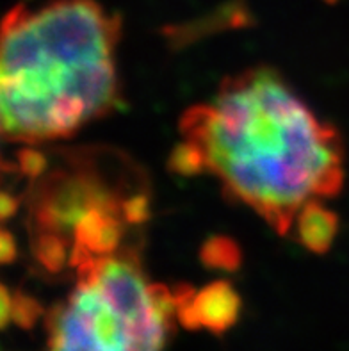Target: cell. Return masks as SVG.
<instances>
[{"label": "cell", "instance_id": "cell-1", "mask_svg": "<svg viewBox=\"0 0 349 351\" xmlns=\"http://www.w3.org/2000/svg\"><path fill=\"white\" fill-rule=\"evenodd\" d=\"M182 136L205 152L230 198L287 234L309 200L344 184V145L271 68L226 77L213 104L191 107Z\"/></svg>", "mask_w": 349, "mask_h": 351}, {"label": "cell", "instance_id": "cell-2", "mask_svg": "<svg viewBox=\"0 0 349 351\" xmlns=\"http://www.w3.org/2000/svg\"><path fill=\"white\" fill-rule=\"evenodd\" d=\"M121 18L95 0L16 5L2 23V134L36 145L70 138L119 104Z\"/></svg>", "mask_w": 349, "mask_h": 351}, {"label": "cell", "instance_id": "cell-3", "mask_svg": "<svg viewBox=\"0 0 349 351\" xmlns=\"http://www.w3.org/2000/svg\"><path fill=\"white\" fill-rule=\"evenodd\" d=\"M75 267V289L47 317L49 351H163L175 294L148 282L134 250L91 255Z\"/></svg>", "mask_w": 349, "mask_h": 351}, {"label": "cell", "instance_id": "cell-4", "mask_svg": "<svg viewBox=\"0 0 349 351\" xmlns=\"http://www.w3.org/2000/svg\"><path fill=\"white\" fill-rule=\"evenodd\" d=\"M125 198L123 187L115 189L95 169L53 171L38 186L31 204L32 236L53 232L71 241L75 223L89 209L121 214Z\"/></svg>", "mask_w": 349, "mask_h": 351}, {"label": "cell", "instance_id": "cell-5", "mask_svg": "<svg viewBox=\"0 0 349 351\" xmlns=\"http://www.w3.org/2000/svg\"><path fill=\"white\" fill-rule=\"evenodd\" d=\"M177 302V319L187 330H208L221 335L237 323L241 314V296L234 285L226 280H216L195 291L191 285L173 287Z\"/></svg>", "mask_w": 349, "mask_h": 351}, {"label": "cell", "instance_id": "cell-6", "mask_svg": "<svg viewBox=\"0 0 349 351\" xmlns=\"http://www.w3.org/2000/svg\"><path fill=\"white\" fill-rule=\"evenodd\" d=\"M123 216L106 209H89L75 223L71 236V266H79L91 255H109L118 250L123 237Z\"/></svg>", "mask_w": 349, "mask_h": 351}, {"label": "cell", "instance_id": "cell-7", "mask_svg": "<svg viewBox=\"0 0 349 351\" xmlns=\"http://www.w3.org/2000/svg\"><path fill=\"white\" fill-rule=\"evenodd\" d=\"M298 241L312 254L330 252L339 232V218L317 198L309 200L296 214Z\"/></svg>", "mask_w": 349, "mask_h": 351}, {"label": "cell", "instance_id": "cell-8", "mask_svg": "<svg viewBox=\"0 0 349 351\" xmlns=\"http://www.w3.org/2000/svg\"><path fill=\"white\" fill-rule=\"evenodd\" d=\"M252 13L248 8L241 2H230V4L223 5L216 14L195 22L184 23V25L169 27L164 31L168 36L169 43L173 45H186L210 34L216 29H241V27L252 25Z\"/></svg>", "mask_w": 349, "mask_h": 351}, {"label": "cell", "instance_id": "cell-9", "mask_svg": "<svg viewBox=\"0 0 349 351\" xmlns=\"http://www.w3.org/2000/svg\"><path fill=\"white\" fill-rule=\"evenodd\" d=\"M200 261L214 271H237L243 264V250L232 237L213 236L200 248Z\"/></svg>", "mask_w": 349, "mask_h": 351}, {"label": "cell", "instance_id": "cell-10", "mask_svg": "<svg viewBox=\"0 0 349 351\" xmlns=\"http://www.w3.org/2000/svg\"><path fill=\"white\" fill-rule=\"evenodd\" d=\"M32 237V252L38 263L50 273L62 271V267L70 263V239L53 232H40Z\"/></svg>", "mask_w": 349, "mask_h": 351}, {"label": "cell", "instance_id": "cell-11", "mask_svg": "<svg viewBox=\"0 0 349 351\" xmlns=\"http://www.w3.org/2000/svg\"><path fill=\"white\" fill-rule=\"evenodd\" d=\"M168 168L171 173L182 175V177H193V175L202 173L204 169H207L205 152L195 141L186 139L173 148L168 160Z\"/></svg>", "mask_w": 349, "mask_h": 351}, {"label": "cell", "instance_id": "cell-12", "mask_svg": "<svg viewBox=\"0 0 349 351\" xmlns=\"http://www.w3.org/2000/svg\"><path fill=\"white\" fill-rule=\"evenodd\" d=\"M41 316H43V307H41V303L38 300L25 294L23 291H16L13 294V314H11V319L20 328L31 330Z\"/></svg>", "mask_w": 349, "mask_h": 351}, {"label": "cell", "instance_id": "cell-13", "mask_svg": "<svg viewBox=\"0 0 349 351\" xmlns=\"http://www.w3.org/2000/svg\"><path fill=\"white\" fill-rule=\"evenodd\" d=\"M121 214L128 225H143L150 219V196L143 191L132 193L123 200Z\"/></svg>", "mask_w": 349, "mask_h": 351}, {"label": "cell", "instance_id": "cell-14", "mask_svg": "<svg viewBox=\"0 0 349 351\" xmlns=\"http://www.w3.org/2000/svg\"><path fill=\"white\" fill-rule=\"evenodd\" d=\"M18 166L23 175L31 178L43 177L45 169H47V157L36 148L25 147L18 150Z\"/></svg>", "mask_w": 349, "mask_h": 351}, {"label": "cell", "instance_id": "cell-15", "mask_svg": "<svg viewBox=\"0 0 349 351\" xmlns=\"http://www.w3.org/2000/svg\"><path fill=\"white\" fill-rule=\"evenodd\" d=\"M0 261L4 264L16 261V241L11 236V232L5 228L2 230V237H0Z\"/></svg>", "mask_w": 349, "mask_h": 351}, {"label": "cell", "instance_id": "cell-16", "mask_svg": "<svg viewBox=\"0 0 349 351\" xmlns=\"http://www.w3.org/2000/svg\"><path fill=\"white\" fill-rule=\"evenodd\" d=\"M11 314H13V294H9L8 287L2 285L0 287V325L2 328H5L11 321Z\"/></svg>", "mask_w": 349, "mask_h": 351}, {"label": "cell", "instance_id": "cell-17", "mask_svg": "<svg viewBox=\"0 0 349 351\" xmlns=\"http://www.w3.org/2000/svg\"><path fill=\"white\" fill-rule=\"evenodd\" d=\"M18 209V200L13 195H9L8 191L2 193V198H0V214H2V219H9L11 216H14Z\"/></svg>", "mask_w": 349, "mask_h": 351}, {"label": "cell", "instance_id": "cell-18", "mask_svg": "<svg viewBox=\"0 0 349 351\" xmlns=\"http://www.w3.org/2000/svg\"><path fill=\"white\" fill-rule=\"evenodd\" d=\"M326 4H335V2H339V0H324Z\"/></svg>", "mask_w": 349, "mask_h": 351}]
</instances>
